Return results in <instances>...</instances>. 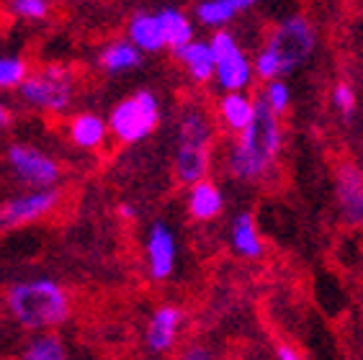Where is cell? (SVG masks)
I'll return each mask as SVG.
<instances>
[{"label":"cell","instance_id":"5bb4252c","mask_svg":"<svg viewBox=\"0 0 363 360\" xmlns=\"http://www.w3.org/2000/svg\"><path fill=\"white\" fill-rule=\"evenodd\" d=\"M224 211V193L209 178L189 188V214L194 222H214Z\"/></svg>","mask_w":363,"mask_h":360},{"label":"cell","instance_id":"7402d4cb","mask_svg":"<svg viewBox=\"0 0 363 360\" xmlns=\"http://www.w3.org/2000/svg\"><path fill=\"white\" fill-rule=\"evenodd\" d=\"M101 67L108 69V72H124V69H134L142 64V52L134 47L129 39H121V42H111L108 47L101 52L98 57Z\"/></svg>","mask_w":363,"mask_h":360},{"label":"cell","instance_id":"4fadbf2b","mask_svg":"<svg viewBox=\"0 0 363 360\" xmlns=\"http://www.w3.org/2000/svg\"><path fill=\"white\" fill-rule=\"evenodd\" d=\"M211 139H214V126H211L209 116L201 108L189 106L178 121V147L175 150L211 152Z\"/></svg>","mask_w":363,"mask_h":360},{"label":"cell","instance_id":"30bf717a","mask_svg":"<svg viewBox=\"0 0 363 360\" xmlns=\"http://www.w3.org/2000/svg\"><path fill=\"white\" fill-rule=\"evenodd\" d=\"M186 312L178 304L155 306L145 325V350L150 355H165L175 350L181 330L186 327Z\"/></svg>","mask_w":363,"mask_h":360},{"label":"cell","instance_id":"d4e9b609","mask_svg":"<svg viewBox=\"0 0 363 360\" xmlns=\"http://www.w3.org/2000/svg\"><path fill=\"white\" fill-rule=\"evenodd\" d=\"M11 8L16 16H21L26 21H39L49 11L47 0H11Z\"/></svg>","mask_w":363,"mask_h":360},{"label":"cell","instance_id":"8fae6325","mask_svg":"<svg viewBox=\"0 0 363 360\" xmlns=\"http://www.w3.org/2000/svg\"><path fill=\"white\" fill-rule=\"evenodd\" d=\"M335 201L340 219L348 227H363V170L356 165H340L335 175Z\"/></svg>","mask_w":363,"mask_h":360},{"label":"cell","instance_id":"d6986e66","mask_svg":"<svg viewBox=\"0 0 363 360\" xmlns=\"http://www.w3.org/2000/svg\"><path fill=\"white\" fill-rule=\"evenodd\" d=\"M18 360H70V350L60 332H39L26 339Z\"/></svg>","mask_w":363,"mask_h":360},{"label":"cell","instance_id":"8992f818","mask_svg":"<svg viewBox=\"0 0 363 360\" xmlns=\"http://www.w3.org/2000/svg\"><path fill=\"white\" fill-rule=\"evenodd\" d=\"M211 55H214V77L227 93H242L252 77L250 57L240 49L238 39L230 31H217L211 36Z\"/></svg>","mask_w":363,"mask_h":360},{"label":"cell","instance_id":"44dd1931","mask_svg":"<svg viewBox=\"0 0 363 360\" xmlns=\"http://www.w3.org/2000/svg\"><path fill=\"white\" fill-rule=\"evenodd\" d=\"M157 18H160L162 36H165V47L175 49L186 47V44L194 42V23L183 11L178 8H162L157 11Z\"/></svg>","mask_w":363,"mask_h":360},{"label":"cell","instance_id":"6da1fadb","mask_svg":"<svg viewBox=\"0 0 363 360\" xmlns=\"http://www.w3.org/2000/svg\"><path fill=\"white\" fill-rule=\"evenodd\" d=\"M6 309L21 330L39 334L55 332L57 327H62L72 314V301L60 281L36 276L8 286Z\"/></svg>","mask_w":363,"mask_h":360},{"label":"cell","instance_id":"83f0119b","mask_svg":"<svg viewBox=\"0 0 363 360\" xmlns=\"http://www.w3.org/2000/svg\"><path fill=\"white\" fill-rule=\"evenodd\" d=\"M276 360H304L301 350L291 342H279L276 345Z\"/></svg>","mask_w":363,"mask_h":360},{"label":"cell","instance_id":"5b68a950","mask_svg":"<svg viewBox=\"0 0 363 360\" xmlns=\"http://www.w3.org/2000/svg\"><path fill=\"white\" fill-rule=\"evenodd\" d=\"M18 90L28 106L44 111H65L72 101V77L60 64H47L44 69L28 75Z\"/></svg>","mask_w":363,"mask_h":360},{"label":"cell","instance_id":"2e32d148","mask_svg":"<svg viewBox=\"0 0 363 360\" xmlns=\"http://www.w3.org/2000/svg\"><path fill=\"white\" fill-rule=\"evenodd\" d=\"M175 57L183 62V67L189 69V75L199 83H206L214 77V55H211V44L209 42H199L194 39L186 47L175 49Z\"/></svg>","mask_w":363,"mask_h":360},{"label":"cell","instance_id":"3957f363","mask_svg":"<svg viewBox=\"0 0 363 360\" xmlns=\"http://www.w3.org/2000/svg\"><path fill=\"white\" fill-rule=\"evenodd\" d=\"M312 49H315V31L309 21L301 16H291L271 34L266 47L255 57L252 69L258 72L260 80L271 83V80H279L281 75L296 69L301 62H307Z\"/></svg>","mask_w":363,"mask_h":360},{"label":"cell","instance_id":"f1b7e54d","mask_svg":"<svg viewBox=\"0 0 363 360\" xmlns=\"http://www.w3.org/2000/svg\"><path fill=\"white\" fill-rule=\"evenodd\" d=\"M116 211H119V216H124V219H134V216H137V208H134L132 203H119Z\"/></svg>","mask_w":363,"mask_h":360},{"label":"cell","instance_id":"cb8c5ba5","mask_svg":"<svg viewBox=\"0 0 363 360\" xmlns=\"http://www.w3.org/2000/svg\"><path fill=\"white\" fill-rule=\"evenodd\" d=\"M260 101H263L276 116H281V113L289 108L291 90H289L286 83H281V80H271V83L266 85V90H263V98H260Z\"/></svg>","mask_w":363,"mask_h":360},{"label":"cell","instance_id":"ffe728a7","mask_svg":"<svg viewBox=\"0 0 363 360\" xmlns=\"http://www.w3.org/2000/svg\"><path fill=\"white\" fill-rule=\"evenodd\" d=\"M255 3H260V0H201V3H196V18L203 26H224L240 11H247Z\"/></svg>","mask_w":363,"mask_h":360},{"label":"cell","instance_id":"e0dca14e","mask_svg":"<svg viewBox=\"0 0 363 360\" xmlns=\"http://www.w3.org/2000/svg\"><path fill=\"white\" fill-rule=\"evenodd\" d=\"M106 134H108V121L96 113H77L70 124L72 145L80 150H98L104 147Z\"/></svg>","mask_w":363,"mask_h":360},{"label":"cell","instance_id":"52a82bcc","mask_svg":"<svg viewBox=\"0 0 363 360\" xmlns=\"http://www.w3.org/2000/svg\"><path fill=\"white\" fill-rule=\"evenodd\" d=\"M6 157L13 175L21 180L28 191L55 188L60 183V178H62V167L57 165V159L49 157L44 150H36L31 145H11Z\"/></svg>","mask_w":363,"mask_h":360},{"label":"cell","instance_id":"ac0fdd59","mask_svg":"<svg viewBox=\"0 0 363 360\" xmlns=\"http://www.w3.org/2000/svg\"><path fill=\"white\" fill-rule=\"evenodd\" d=\"M219 116L230 132L242 134L255 116V101H250L245 93H224V98L219 101Z\"/></svg>","mask_w":363,"mask_h":360},{"label":"cell","instance_id":"277c9868","mask_svg":"<svg viewBox=\"0 0 363 360\" xmlns=\"http://www.w3.org/2000/svg\"><path fill=\"white\" fill-rule=\"evenodd\" d=\"M157 124H160V103L150 90H140L121 101L108 116V132L124 145H137L147 139L157 129Z\"/></svg>","mask_w":363,"mask_h":360},{"label":"cell","instance_id":"9a60e30c","mask_svg":"<svg viewBox=\"0 0 363 360\" xmlns=\"http://www.w3.org/2000/svg\"><path fill=\"white\" fill-rule=\"evenodd\" d=\"M129 42L140 52H160L165 47V36H162V26L157 13L150 11H137L129 21Z\"/></svg>","mask_w":363,"mask_h":360},{"label":"cell","instance_id":"ba28073f","mask_svg":"<svg viewBox=\"0 0 363 360\" xmlns=\"http://www.w3.org/2000/svg\"><path fill=\"white\" fill-rule=\"evenodd\" d=\"M178 268V240L168 222H152L145 235V270L152 283H168Z\"/></svg>","mask_w":363,"mask_h":360},{"label":"cell","instance_id":"9c48e42d","mask_svg":"<svg viewBox=\"0 0 363 360\" xmlns=\"http://www.w3.org/2000/svg\"><path fill=\"white\" fill-rule=\"evenodd\" d=\"M62 193L57 188H47V191H26L13 198H8L0 206V232H11V229H21L28 224L39 222L44 216H49L60 206Z\"/></svg>","mask_w":363,"mask_h":360},{"label":"cell","instance_id":"7a4b0ae2","mask_svg":"<svg viewBox=\"0 0 363 360\" xmlns=\"http://www.w3.org/2000/svg\"><path fill=\"white\" fill-rule=\"evenodd\" d=\"M281 142H284V134H281L279 116L263 101H255V116L227 154L230 175L240 183L263 180L279 157Z\"/></svg>","mask_w":363,"mask_h":360},{"label":"cell","instance_id":"7c38bea8","mask_svg":"<svg viewBox=\"0 0 363 360\" xmlns=\"http://www.w3.org/2000/svg\"><path fill=\"white\" fill-rule=\"evenodd\" d=\"M230 247L242 260H260L266 255V242L250 211H240L230 222Z\"/></svg>","mask_w":363,"mask_h":360},{"label":"cell","instance_id":"f546056e","mask_svg":"<svg viewBox=\"0 0 363 360\" xmlns=\"http://www.w3.org/2000/svg\"><path fill=\"white\" fill-rule=\"evenodd\" d=\"M8 121H11V113H8L6 106L0 103V126H8Z\"/></svg>","mask_w":363,"mask_h":360},{"label":"cell","instance_id":"603a6c76","mask_svg":"<svg viewBox=\"0 0 363 360\" xmlns=\"http://www.w3.org/2000/svg\"><path fill=\"white\" fill-rule=\"evenodd\" d=\"M26 77L28 69L21 57H0V88H21Z\"/></svg>","mask_w":363,"mask_h":360},{"label":"cell","instance_id":"484cf974","mask_svg":"<svg viewBox=\"0 0 363 360\" xmlns=\"http://www.w3.org/2000/svg\"><path fill=\"white\" fill-rule=\"evenodd\" d=\"M333 103H335V108L342 116H353V111H356V93H353V88L348 83L335 85V90H333Z\"/></svg>","mask_w":363,"mask_h":360},{"label":"cell","instance_id":"4316f807","mask_svg":"<svg viewBox=\"0 0 363 360\" xmlns=\"http://www.w3.org/2000/svg\"><path fill=\"white\" fill-rule=\"evenodd\" d=\"M178 360H219V358L209 345H203V342H191V345H186L181 350Z\"/></svg>","mask_w":363,"mask_h":360}]
</instances>
